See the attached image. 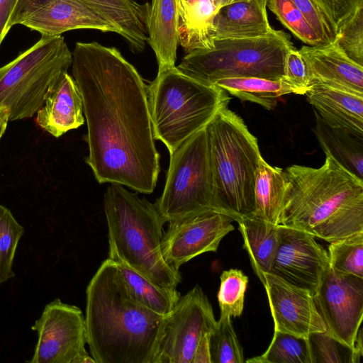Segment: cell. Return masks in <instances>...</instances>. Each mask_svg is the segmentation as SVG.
<instances>
[{
  "label": "cell",
  "mask_w": 363,
  "mask_h": 363,
  "mask_svg": "<svg viewBox=\"0 0 363 363\" xmlns=\"http://www.w3.org/2000/svg\"><path fill=\"white\" fill-rule=\"evenodd\" d=\"M72 55L87 125L86 162L95 179L152 193L160 154L143 78L114 47L77 42Z\"/></svg>",
  "instance_id": "obj_1"
},
{
  "label": "cell",
  "mask_w": 363,
  "mask_h": 363,
  "mask_svg": "<svg viewBox=\"0 0 363 363\" xmlns=\"http://www.w3.org/2000/svg\"><path fill=\"white\" fill-rule=\"evenodd\" d=\"M164 318L131 296L109 258L87 286L86 340L95 363H154Z\"/></svg>",
  "instance_id": "obj_2"
},
{
  "label": "cell",
  "mask_w": 363,
  "mask_h": 363,
  "mask_svg": "<svg viewBox=\"0 0 363 363\" xmlns=\"http://www.w3.org/2000/svg\"><path fill=\"white\" fill-rule=\"evenodd\" d=\"M284 172L279 225L331 242L363 232V180L329 155L320 167L294 164Z\"/></svg>",
  "instance_id": "obj_3"
},
{
  "label": "cell",
  "mask_w": 363,
  "mask_h": 363,
  "mask_svg": "<svg viewBox=\"0 0 363 363\" xmlns=\"http://www.w3.org/2000/svg\"><path fill=\"white\" fill-rule=\"evenodd\" d=\"M104 208L108 258L158 286L176 289L182 277L163 257L161 242L164 221L155 203L123 185L111 184L104 196Z\"/></svg>",
  "instance_id": "obj_4"
},
{
  "label": "cell",
  "mask_w": 363,
  "mask_h": 363,
  "mask_svg": "<svg viewBox=\"0 0 363 363\" xmlns=\"http://www.w3.org/2000/svg\"><path fill=\"white\" fill-rule=\"evenodd\" d=\"M211 189L217 211L238 222L253 214L259 159L257 139L228 107L206 126Z\"/></svg>",
  "instance_id": "obj_5"
},
{
  "label": "cell",
  "mask_w": 363,
  "mask_h": 363,
  "mask_svg": "<svg viewBox=\"0 0 363 363\" xmlns=\"http://www.w3.org/2000/svg\"><path fill=\"white\" fill-rule=\"evenodd\" d=\"M147 94L154 138L169 154L204 128L230 100L223 89L194 79L177 66L158 71Z\"/></svg>",
  "instance_id": "obj_6"
},
{
  "label": "cell",
  "mask_w": 363,
  "mask_h": 363,
  "mask_svg": "<svg viewBox=\"0 0 363 363\" xmlns=\"http://www.w3.org/2000/svg\"><path fill=\"white\" fill-rule=\"evenodd\" d=\"M294 46L283 30L254 38L213 40L208 49L186 53L177 69L206 84L232 77H284V61Z\"/></svg>",
  "instance_id": "obj_7"
},
{
  "label": "cell",
  "mask_w": 363,
  "mask_h": 363,
  "mask_svg": "<svg viewBox=\"0 0 363 363\" xmlns=\"http://www.w3.org/2000/svg\"><path fill=\"white\" fill-rule=\"evenodd\" d=\"M72 55L62 35L41 38L0 67V108L9 121L32 117L42 107L46 92L72 65Z\"/></svg>",
  "instance_id": "obj_8"
},
{
  "label": "cell",
  "mask_w": 363,
  "mask_h": 363,
  "mask_svg": "<svg viewBox=\"0 0 363 363\" xmlns=\"http://www.w3.org/2000/svg\"><path fill=\"white\" fill-rule=\"evenodd\" d=\"M169 155L164 187L155 203L164 223L200 211H217L211 189L206 127Z\"/></svg>",
  "instance_id": "obj_9"
},
{
  "label": "cell",
  "mask_w": 363,
  "mask_h": 363,
  "mask_svg": "<svg viewBox=\"0 0 363 363\" xmlns=\"http://www.w3.org/2000/svg\"><path fill=\"white\" fill-rule=\"evenodd\" d=\"M31 329L38 341L30 363H95L85 345L82 311L60 298L48 303Z\"/></svg>",
  "instance_id": "obj_10"
},
{
  "label": "cell",
  "mask_w": 363,
  "mask_h": 363,
  "mask_svg": "<svg viewBox=\"0 0 363 363\" xmlns=\"http://www.w3.org/2000/svg\"><path fill=\"white\" fill-rule=\"evenodd\" d=\"M216 323L208 298L195 286L165 316L154 363H192L199 341Z\"/></svg>",
  "instance_id": "obj_11"
},
{
  "label": "cell",
  "mask_w": 363,
  "mask_h": 363,
  "mask_svg": "<svg viewBox=\"0 0 363 363\" xmlns=\"http://www.w3.org/2000/svg\"><path fill=\"white\" fill-rule=\"evenodd\" d=\"M313 299L326 331L354 350L363 318V278L337 272L329 266Z\"/></svg>",
  "instance_id": "obj_12"
},
{
  "label": "cell",
  "mask_w": 363,
  "mask_h": 363,
  "mask_svg": "<svg viewBox=\"0 0 363 363\" xmlns=\"http://www.w3.org/2000/svg\"><path fill=\"white\" fill-rule=\"evenodd\" d=\"M233 220L213 209L200 211L168 222L161 247L167 264L176 271L195 257L216 252L222 239L234 230Z\"/></svg>",
  "instance_id": "obj_13"
},
{
  "label": "cell",
  "mask_w": 363,
  "mask_h": 363,
  "mask_svg": "<svg viewBox=\"0 0 363 363\" xmlns=\"http://www.w3.org/2000/svg\"><path fill=\"white\" fill-rule=\"evenodd\" d=\"M279 229L269 273L313 295L330 266L328 252L307 232L282 225Z\"/></svg>",
  "instance_id": "obj_14"
},
{
  "label": "cell",
  "mask_w": 363,
  "mask_h": 363,
  "mask_svg": "<svg viewBox=\"0 0 363 363\" xmlns=\"http://www.w3.org/2000/svg\"><path fill=\"white\" fill-rule=\"evenodd\" d=\"M262 284L268 297L274 330L303 337L326 331L309 290L291 284L271 273L264 275Z\"/></svg>",
  "instance_id": "obj_15"
},
{
  "label": "cell",
  "mask_w": 363,
  "mask_h": 363,
  "mask_svg": "<svg viewBox=\"0 0 363 363\" xmlns=\"http://www.w3.org/2000/svg\"><path fill=\"white\" fill-rule=\"evenodd\" d=\"M20 24L42 36H57L77 29H91L118 34L116 27L82 0H42L19 14Z\"/></svg>",
  "instance_id": "obj_16"
},
{
  "label": "cell",
  "mask_w": 363,
  "mask_h": 363,
  "mask_svg": "<svg viewBox=\"0 0 363 363\" xmlns=\"http://www.w3.org/2000/svg\"><path fill=\"white\" fill-rule=\"evenodd\" d=\"M310 85L321 84L363 96V66L348 58L335 43L303 46L299 50Z\"/></svg>",
  "instance_id": "obj_17"
},
{
  "label": "cell",
  "mask_w": 363,
  "mask_h": 363,
  "mask_svg": "<svg viewBox=\"0 0 363 363\" xmlns=\"http://www.w3.org/2000/svg\"><path fill=\"white\" fill-rule=\"evenodd\" d=\"M36 122L55 138L84 123L82 95L74 79L62 72L49 86Z\"/></svg>",
  "instance_id": "obj_18"
},
{
  "label": "cell",
  "mask_w": 363,
  "mask_h": 363,
  "mask_svg": "<svg viewBox=\"0 0 363 363\" xmlns=\"http://www.w3.org/2000/svg\"><path fill=\"white\" fill-rule=\"evenodd\" d=\"M305 95L328 125L363 138V96L321 84H311Z\"/></svg>",
  "instance_id": "obj_19"
},
{
  "label": "cell",
  "mask_w": 363,
  "mask_h": 363,
  "mask_svg": "<svg viewBox=\"0 0 363 363\" xmlns=\"http://www.w3.org/2000/svg\"><path fill=\"white\" fill-rule=\"evenodd\" d=\"M273 30L267 13V0H239L220 7L211 24L213 40L254 38Z\"/></svg>",
  "instance_id": "obj_20"
},
{
  "label": "cell",
  "mask_w": 363,
  "mask_h": 363,
  "mask_svg": "<svg viewBox=\"0 0 363 363\" xmlns=\"http://www.w3.org/2000/svg\"><path fill=\"white\" fill-rule=\"evenodd\" d=\"M178 23L177 0H152L146 18L147 42L155 52L158 71L176 66Z\"/></svg>",
  "instance_id": "obj_21"
},
{
  "label": "cell",
  "mask_w": 363,
  "mask_h": 363,
  "mask_svg": "<svg viewBox=\"0 0 363 363\" xmlns=\"http://www.w3.org/2000/svg\"><path fill=\"white\" fill-rule=\"evenodd\" d=\"M113 24L118 35L134 52H142L147 42L148 6L134 0H82Z\"/></svg>",
  "instance_id": "obj_22"
},
{
  "label": "cell",
  "mask_w": 363,
  "mask_h": 363,
  "mask_svg": "<svg viewBox=\"0 0 363 363\" xmlns=\"http://www.w3.org/2000/svg\"><path fill=\"white\" fill-rule=\"evenodd\" d=\"M238 229L243 240V248L248 254L254 270L261 282L269 273L279 244V225H274L255 216L240 218Z\"/></svg>",
  "instance_id": "obj_23"
},
{
  "label": "cell",
  "mask_w": 363,
  "mask_h": 363,
  "mask_svg": "<svg viewBox=\"0 0 363 363\" xmlns=\"http://www.w3.org/2000/svg\"><path fill=\"white\" fill-rule=\"evenodd\" d=\"M314 113L313 131L325 154L363 180V138L328 125L315 111Z\"/></svg>",
  "instance_id": "obj_24"
},
{
  "label": "cell",
  "mask_w": 363,
  "mask_h": 363,
  "mask_svg": "<svg viewBox=\"0 0 363 363\" xmlns=\"http://www.w3.org/2000/svg\"><path fill=\"white\" fill-rule=\"evenodd\" d=\"M286 191L284 169L269 165L260 157L254 188L252 216L279 225Z\"/></svg>",
  "instance_id": "obj_25"
},
{
  "label": "cell",
  "mask_w": 363,
  "mask_h": 363,
  "mask_svg": "<svg viewBox=\"0 0 363 363\" xmlns=\"http://www.w3.org/2000/svg\"><path fill=\"white\" fill-rule=\"evenodd\" d=\"M213 84L242 101L257 104L267 110L275 108L280 96L294 94L284 78L232 77L218 79Z\"/></svg>",
  "instance_id": "obj_26"
},
{
  "label": "cell",
  "mask_w": 363,
  "mask_h": 363,
  "mask_svg": "<svg viewBox=\"0 0 363 363\" xmlns=\"http://www.w3.org/2000/svg\"><path fill=\"white\" fill-rule=\"evenodd\" d=\"M131 295L138 303L159 315H169L180 298L176 289L158 286L130 267L116 262Z\"/></svg>",
  "instance_id": "obj_27"
},
{
  "label": "cell",
  "mask_w": 363,
  "mask_h": 363,
  "mask_svg": "<svg viewBox=\"0 0 363 363\" xmlns=\"http://www.w3.org/2000/svg\"><path fill=\"white\" fill-rule=\"evenodd\" d=\"M250 363H312L307 337L274 330L267 350Z\"/></svg>",
  "instance_id": "obj_28"
},
{
  "label": "cell",
  "mask_w": 363,
  "mask_h": 363,
  "mask_svg": "<svg viewBox=\"0 0 363 363\" xmlns=\"http://www.w3.org/2000/svg\"><path fill=\"white\" fill-rule=\"evenodd\" d=\"M328 255L334 270L363 278V232L330 242Z\"/></svg>",
  "instance_id": "obj_29"
},
{
  "label": "cell",
  "mask_w": 363,
  "mask_h": 363,
  "mask_svg": "<svg viewBox=\"0 0 363 363\" xmlns=\"http://www.w3.org/2000/svg\"><path fill=\"white\" fill-rule=\"evenodd\" d=\"M211 363H243L242 346L233 328L231 317L220 314L210 337Z\"/></svg>",
  "instance_id": "obj_30"
},
{
  "label": "cell",
  "mask_w": 363,
  "mask_h": 363,
  "mask_svg": "<svg viewBox=\"0 0 363 363\" xmlns=\"http://www.w3.org/2000/svg\"><path fill=\"white\" fill-rule=\"evenodd\" d=\"M23 233V227L16 220L11 211L0 204V284L15 277L13 263Z\"/></svg>",
  "instance_id": "obj_31"
},
{
  "label": "cell",
  "mask_w": 363,
  "mask_h": 363,
  "mask_svg": "<svg viewBox=\"0 0 363 363\" xmlns=\"http://www.w3.org/2000/svg\"><path fill=\"white\" fill-rule=\"evenodd\" d=\"M218 301L220 314L239 317L244 308L245 294L249 279L238 269L225 270L220 277Z\"/></svg>",
  "instance_id": "obj_32"
},
{
  "label": "cell",
  "mask_w": 363,
  "mask_h": 363,
  "mask_svg": "<svg viewBox=\"0 0 363 363\" xmlns=\"http://www.w3.org/2000/svg\"><path fill=\"white\" fill-rule=\"evenodd\" d=\"M335 43L348 58L363 66V4L337 27Z\"/></svg>",
  "instance_id": "obj_33"
},
{
  "label": "cell",
  "mask_w": 363,
  "mask_h": 363,
  "mask_svg": "<svg viewBox=\"0 0 363 363\" xmlns=\"http://www.w3.org/2000/svg\"><path fill=\"white\" fill-rule=\"evenodd\" d=\"M267 6L296 38L310 46L324 44L290 0H267Z\"/></svg>",
  "instance_id": "obj_34"
},
{
  "label": "cell",
  "mask_w": 363,
  "mask_h": 363,
  "mask_svg": "<svg viewBox=\"0 0 363 363\" xmlns=\"http://www.w3.org/2000/svg\"><path fill=\"white\" fill-rule=\"evenodd\" d=\"M312 363H358L352 349L327 331L308 336Z\"/></svg>",
  "instance_id": "obj_35"
},
{
  "label": "cell",
  "mask_w": 363,
  "mask_h": 363,
  "mask_svg": "<svg viewBox=\"0 0 363 363\" xmlns=\"http://www.w3.org/2000/svg\"><path fill=\"white\" fill-rule=\"evenodd\" d=\"M290 1L303 13L324 44L335 43L336 26L315 0Z\"/></svg>",
  "instance_id": "obj_36"
},
{
  "label": "cell",
  "mask_w": 363,
  "mask_h": 363,
  "mask_svg": "<svg viewBox=\"0 0 363 363\" xmlns=\"http://www.w3.org/2000/svg\"><path fill=\"white\" fill-rule=\"evenodd\" d=\"M283 78L294 94L303 95L310 86L306 62L299 50L294 48L286 55Z\"/></svg>",
  "instance_id": "obj_37"
},
{
  "label": "cell",
  "mask_w": 363,
  "mask_h": 363,
  "mask_svg": "<svg viewBox=\"0 0 363 363\" xmlns=\"http://www.w3.org/2000/svg\"><path fill=\"white\" fill-rule=\"evenodd\" d=\"M335 23L336 28L363 0H315Z\"/></svg>",
  "instance_id": "obj_38"
},
{
  "label": "cell",
  "mask_w": 363,
  "mask_h": 363,
  "mask_svg": "<svg viewBox=\"0 0 363 363\" xmlns=\"http://www.w3.org/2000/svg\"><path fill=\"white\" fill-rule=\"evenodd\" d=\"M18 0H0V46L13 26V18Z\"/></svg>",
  "instance_id": "obj_39"
},
{
  "label": "cell",
  "mask_w": 363,
  "mask_h": 363,
  "mask_svg": "<svg viewBox=\"0 0 363 363\" xmlns=\"http://www.w3.org/2000/svg\"><path fill=\"white\" fill-rule=\"evenodd\" d=\"M211 333L205 334L199 341L192 363H211L210 352V337Z\"/></svg>",
  "instance_id": "obj_40"
},
{
  "label": "cell",
  "mask_w": 363,
  "mask_h": 363,
  "mask_svg": "<svg viewBox=\"0 0 363 363\" xmlns=\"http://www.w3.org/2000/svg\"><path fill=\"white\" fill-rule=\"evenodd\" d=\"M41 1L42 0H18L13 14V21L19 14L34 6Z\"/></svg>",
  "instance_id": "obj_41"
},
{
  "label": "cell",
  "mask_w": 363,
  "mask_h": 363,
  "mask_svg": "<svg viewBox=\"0 0 363 363\" xmlns=\"http://www.w3.org/2000/svg\"><path fill=\"white\" fill-rule=\"evenodd\" d=\"M198 0H177L179 18L182 16Z\"/></svg>",
  "instance_id": "obj_42"
},
{
  "label": "cell",
  "mask_w": 363,
  "mask_h": 363,
  "mask_svg": "<svg viewBox=\"0 0 363 363\" xmlns=\"http://www.w3.org/2000/svg\"><path fill=\"white\" fill-rule=\"evenodd\" d=\"M239 0H211L217 9L220 7Z\"/></svg>",
  "instance_id": "obj_43"
},
{
  "label": "cell",
  "mask_w": 363,
  "mask_h": 363,
  "mask_svg": "<svg viewBox=\"0 0 363 363\" xmlns=\"http://www.w3.org/2000/svg\"><path fill=\"white\" fill-rule=\"evenodd\" d=\"M9 121V112L6 108H0V123Z\"/></svg>",
  "instance_id": "obj_44"
},
{
  "label": "cell",
  "mask_w": 363,
  "mask_h": 363,
  "mask_svg": "<svg viewBox=\"0 0 363 363\" xmlns=\"http://www.w3.org/2000/svg\"><path fill=\"white\" fill-rule=\"evenodd\" d=\"M9 121H4L0 123V140L5 133Z\"/></svg>",
  "instance_id": "obj_45"
}]
</instances>
